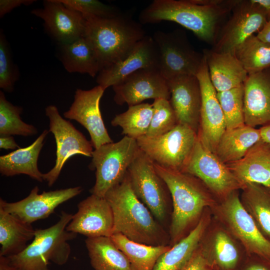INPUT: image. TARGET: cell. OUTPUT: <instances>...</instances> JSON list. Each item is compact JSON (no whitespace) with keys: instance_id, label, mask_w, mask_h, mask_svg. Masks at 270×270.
I'll use <instances>...</instances> for the list:
<instances>
[{"instance_id":"30","label":"cell","mask_w":270,"mask_h":270,"mask_svg":"<svg viewBox=\"0 0 270 270\" xmlns=\"http://www.w3.org/2000/svg\"><path fill=\"white\" fill-rule=\"evenodd\" d=\"M60 53L64 67L69 72L86 74L94 77L101 70L93 46L83 36L70 42L61 44Z\"/></svg>"},{"instance_id":"29","label":"cell","mask_w":270,"mask_h":270,"mask_svg":"<svg viewBox=\"0 0 270 270\" xmlns=\"http://www.w3.org/2000/svg\"><path fill=\"white\" fill-rule=\"evenodd\" d=\"M35 230L32 224L0 208V256H8L22 252L34 239Z\"/></svg>"},{"instance_id":"47","label":"cell","mask_w":270,"mask_h":270,"mask_svg":"<svg viewBox=\"0 0 270 270\" xmlns=\"http://www.w3.org/2000/svg\"><path fill=\"white\" fill-rule=\"evenodd\" d=\"M0 270H18L10 262L8 256H0Z\"/></svg>"},{"instance_id":"18","label":"cell","mask_w":270,"mask_h":270,"mask_svg":"<svg viewBox=\"0 0 270 270\" xmlns=\"http://www.w3.org/2000/svg\"><path fill=\"white\" fill-rule=\"evenodd\" d=\"M104 90L99 85L88 90L77 89L72 104L64 114L65 118L75 120L88 131L94 149L113 142L104 124L100 108V100Z\"/></svg>"},{"instance_id":"5","label":"cell","mask_w":270,"mask_h":270,"mask_svg":"<svg viewBox=\"0 0 270 270\" xmlns=\"http://www.w3.org/2000/svg\"><path fill=\"white\" fill-rule=\"evenodd\" d=\"M72 218V214L62 211L54 224L36 229L34 239L22 252L8 256L10 263L18 270H49L50 262L64 264L71 252L69 241L77 236L66 230Z\"/></svg>"},{"instance_id":"26","label":"cell","mask_w":270,"mask_h":270,"mask_svg":"<svg viewBox=\"0 0 270 270\" xmlns=\"http://www.w3.org/2000/svg\"><path fill=\"white\" fill-rule=\"evenodd\" d=\"M48 131L45 130L30 146L0 156V172L2 176H11L26 174L42 182L43 174L38 168V161Z\"/></svg>"},{"instance_id":"3","label":"cell","mask_w":270,"mask_h":270,"mask_svg":"<svg viewBox=\"0 0 270 270\" xmlns=\"http://www.w3.org/2000/svg\"><path fill=\"white\" fill-rule=\"evenodd\" d=\"M104 198L113 213V234L120 233L132 240L148 245H169V234L136 195L127 174Z\"/></svg>"},{"instance_id":"44","label":"cell","mask_w":270,"mask_h":270,"mask_svg":"<svg viewBox=\"0 0 270 270\" xmlns=\"http://www.w3.org/2000/svg\"><path fill=\"white\" fill-rule=\"evenodd\" d=\"M0 148L5 150H14L20 148L12 136H0Z\"/></svg>"},{"instance_id":"45","label":"cell","mask_w":270,"mask_h":270,"mask_svg":"<svg viewBox=\"0 0 270 270\" xmlns=\"http://www.w3.org/2000/svg\"><path fill=\"white\" fill-rule=\"evenodd\" d=\"M256 36L260 40L270 44V18Z\"/></svg>"},{"instance_id":"20","label":"cell","mask_w":270,"mask_h":270,"mask_svg":"<svg viewBox=\"0 0 270 270\" xmlns=\"http://www.w3.org/2000/svg\"><path fill=\"white\" fill-rule=\"evenodd\" d=\"M114 216L112 208L104 197L92 194L78 204L66 228L70 232L88 238L110 237L113 234Z\"/></svg>"},{"instance_id":"2","label":"cell","mask_w":270,"mask_h":270,"mask_svg":"<svg viewBox=\"0 0 270 270\" xmlns=\"http://www.w3.org/2000/svg\"><path fill=\"white\" fill-rule=\"evenodd\" d=\"M154 163L171 195L172 210L168 234L169 245L172 246L188 234L206 210L212 208L218 200L196 176Z\"/></svg>"},{"instance_id":"25","label":"cell","mask_w":270,"mask_h":270,"mask_svg":"<svg viewBox=\"0 0 270 270\" xmlns=\"http://www.w3.org/2000/svg\"><path fill=\"white\" fill-rule=\"evenodd\" d=\"M211 82L217 92L244 84L248 74L236 57L230 53L212 50L203 52Z\"/></svg>"},{"instance_id":"9","label":"cell","mask_w":270,"mask_h":270,"mask_svg":"<svg viewBox=\"0 0 270 270\" xmlns=\"http://www.w3.org/2000/svg\"><path fill=\"white\" fill-rule=\"evenodd\" d=\"M198 134L190 127L178 124L168 132L156 137L136 140L140 148L154 162L182 172L192 152Z\"/></svg>"},{"instance_id":"33","label":"cell","mask_w":270,"mask_h":270,"mask_svg":"<svg viewBox=\"0 0 270 270\" xmlns=\"http://www.w3.org/2000/svg\"><path fill=\"white\" fill-rule=\"evenodd\" d=\"M110 238L127 257L134 270H152L159 258L171 246H151L132 240L120 233Z\"/></svg>"},{"instance_id":"27","label":"cell","mask_w":270,"mask_h":270,"mask_svg":"<svg viewBox=\"0 0 270 270\" xmlns=\"http://www.w3.org/2000/svg\"><path fill=\"white\" fill-rule=\"evenodd\" d=\"M206 210L188 234L159 258L152 270H179L188 260L212 221Z\"/></svg>"},{"instance_id":"31","label":"cell","mask_w":270,"mask_h":270,"mask_svg":"<svg viewBox=\"0 0 270 270\" xmlns=\"http://www.w3.org/2000/svg\"><path fill=\"white\" fill-rule=\"evenodd\" d=\"M85 242L94 270H134L127 257L110 237L88 238Z\"/></svg>"},{"instance_id":"10","label":"cell","mask_w":270,"mask_h":270,"mask_svg":"<svg viewBox=\"0 0 270 270\" xmlns=\"http://www.w3.org/2000/svg\"><path fill=\"white\" fill-rule=\"evenodd\" d=\"M152 37L160 54V70L166 80L182 75L196 76L204 54L194 48L184 31L158 30Z\"/></svg>"},{"instance_id":"42","label":"cell","mask_w":270,"mask_h":270,"mask_svg":"<svg viewBox=\"0 0 270 270\" xmlns=\"http://www.w3.org/2000/svg\"><path fill=\"white\" fill-rule=\"evenodd\" d=\"M239 270H270V260L256 255H248Z\"/></svg>"},{"instance_id":"43","label":"cell","mask_w":270,"mask_h":270,"mask_svg":"<svg viewBox=\"0 0 270 270\" xmlns=\"http://www.w3.org/2000/svg\"><path fill=\"white\" fill-rule=\"evenodd\" d=\"M34 0H0V18L22 5L28 6L34 2Z\"/></svg>"},{"instance_id":"14","label":"cell","mask_w":270,"mask_h":270,"mask_svg":"<svg viewBox=\"0 0 270 270\" xmlns=\"http://www.w3.org/2000/svg\"><path fill=\"white\" fill-rule=\"evenodd\" d=\"M196 76L199 82L201 94L198 138L207 149L215 154L218 142L226 130V125L217 98V92L210 79L204 54L202 62Z\"/></svg>"},{"instance_id":"21","label":"cell","mask_w":270,"mask_h":270,"mask_svg":"<svg viewBox=\"0 0 270 270\" xmlns=\"http://www.w3.org/2000/svg\"><path fill=\"white\" fill-rule=\"evenodd\" d=\"M32 14L44 20L46 28L60 44L83 36L86 21L83 15L58 0H44V7L33 10Z\"/></svg>"},{"instance_id":"32","label":"cell","mask_w":270,"mask_h":270,"mask_svg":"<svg viewBox=\"0 0 270 270\" xmlns=\"http://www.w3.org/2000/svg\"><path fill=\"white\" fill-rule=\"evenodd\" d=\"M241 202L263 236L270 242V190L248 183L242 188Z\"/></svg>"},{"instance_id":"37","label":"cell","mask_w":270,"mask_h":270,"mask_svg":"<svg viewBox=\"0 0 270 270\" xmlns=\"http://www.w3.org/2000/svg\"><path fill=\"white\" fill-rule=\"evenodd\" d=\"M216 95L224 117L226 130L245 124L244 84L228 90L217 92Z\"/></svg>"},{"instance_id":"41","label":"cell","mask_w":270,"mask_h":270,"mask_svg":"<svg viewBox=\"0 0 270 270\" xmlns=\"http://www.w3.org/2000/svg\"><path fill=\"white\" fill-rule=\"evenodd\" d=\"M179 270H214L202 254L199 246Z\"/></svg>"},{"instance_id":"36","label":"cell","mask_w":270,"mask_h":270,"mask_svg":"<svg viewBox=\"0 0 270 270\" xmlns=\"http://www.w3.org/2000/svg\"><path fill=\"white\" fill-rule=\"evenodd\" d=\"M22 108L14 106L0 92V136H31L37 134L36 127L23 122L20 116Z\"/></svg>"},{"instance_id":"15","label":"cell","mask_w":270,"mask_h":270,"mask_svg":"<svg viewBox=\"0 0 270 270\" xmlns=\"http://www.w3.org/2000/svg\"><path fill=\"white\" fill-rule=\"evenodd\" d=\"M211 222L199 244L214 270H239L248 254L238 241L220 223Z\"/></svg>"},{"instance_id":"19","label":"cell","mask_w":270,"mask_h":270,"mask_svg":"<svg viewBox=\"0 0 270 270\" xmlns=\"http://www.w3.org/2000/svg\"><path fill=\"white\" fill-rule=\"evenodd\" d=\"M160 64L158 48L152 37L146 35L124 58L102 68L98 74L96 80L98 85L106 90L139 70H160Z\"/></svg>"},{"instance_id":"17","label":"cell","mask_w":270,"mask_h":270,"mask_svg":"<svg viewBox=\"0 0 270 270\" xmlns=\"http://www.w3.org/2000/svg\"><path fill=\"white\" fill-rule=\"evenodd\" d=\"M82 191L80 186L68 188L39 194L36 186L24 198L13 202L0 199V208L22 221L32 224L48 217L60 204L78 196Z\"/></svg>"},{"instance_id":"1","label":"cell","mask_w":270,"mask_h":270,"mask_svg":"<svg viewBox=\"0 0 270 270\" xmlns=\"http://www.w3.org/2000/svg\"><path fill=\"white\" fill-rule=\"evenodd\" d=\"M236 0H154L139 15L142 24L176 22L200 40L214 44L224 18Z\"/></svg>"},{"instance_id":"46","label":"cell","mask_w":270,"mask_h":270,"mask_svg":"<svg viewBox=\"0 0 270 270\" xmlns=\"http://www.w3.org/2000/svg\"><path fill=\"white\" fill-rule=\"evenodd\" d=\"M260 129L261 140L270 146V123Z\"/></svg>"},{"instance_id":"28","label":"cell","mask_w":270,"mask_h":270,"mask_svg":"<svg viewBox=\"0 0 270 270\" xmlns=\"http://www.w3.org/2000/svg\"><path fill=\"white\" fill-rule=\"evenodd\" d=\"M261 140L260 129L244 124L226 130L217 145L215 154L224 164L236 162Z\"/></svg>"},{"instance_id":"40","label":"cell","mask_w":270,"mask_h":270,"mask_svg":"<svg viewBox=\"0 0 270 270\" xmlns=\"http://www.w3.org/2000/svg\"><path fill=\"white\" fill-rule=\"evenodd\" d=\"M18 79V73L12 62L8 43L2 34H0V88L11 92Z\"/></svg>"},{"instance_id":"35","label":"cell","mask_w":270,"mask_h":270,"mask_svg":"<svg viewBox=\"0 0 270 270\" xmlns=\"http://www.w3.org/2000/svg\"><path fill=\"white\" fill-rule=\"evenodd\" d=\"M234 56L248 75L270 67V44L260 40L254 34L237 47Z\"/></svg>"},{"instance_id":"13","label":"cell","mask_w":270,"mask_h":270,"mask_svg":"<svg viewBox=\"0 0 270 270\" xmlns=\"http://www.w3.org/2000/svg\"><path fill=\"white\" fill-rule=\"evenodd\" d=\"M232 14L220 28L213 50L234 55L237 47L265 25L268 19L264 10L250 0H238Z\"/></svg>"},{"instance_id":"11","label":"cell","mask_w":270,"mask_h":270,"mask_svg":"<svg viewBox=\"0 0 270 270\" xmlns=\"http://www.w3.org/2000/svg\"><path fill=\"white\" fill-rule=\"evenodd\" d=\"M182 172L198 178L218 201L224 200L243 186L227 164L207 149L198 138Z\"/></svg>"},{"instance_id":"12","label":"cell","mask_w":270,"mask_h":270,"mask_svg":"<svg viewBox=\"0 0 270 270\" xmlns=\"http://www.w3.org/2000/svg\"><path fill=\"white\" fill-rule=\"evenodd\" d=\"M45 112L49 120V131L54 134L56 145L55 165L43 174L44 180L51 186L58 178L68 159L76 154L92 157L94 150L90 141L70 122L61 116L56 106H46Z\"/></svg>"},{"instance_id":"4","label":"cell","mask_w":270,"mask_h":270,"mask_svg":"<svg viewBox=\"0 0 270 270\" xmlns=\"http://www.w3.org/2000/svg\"><path fill=\"white\" fill-rule=\"evenodd\" d=\"M84 18L83 36L93 46L101 70L124 58L146 36L142 24L130 14L120 12L110 17Z\"/></svg>"},{"instance_id":"22","label":"cell","mask_w":270,"mask_h":270,"mask_svg":"<svg viewBox=\"0 0 270 270\" xmlns=\"http://www.w3.org/2000/svg\"><path fill=\"white\" fill-rule=\"evenodd\" d=\"M170 102L178 124L186 125L198 134L199 127L201 94L196 76L182 75L167 80Z\"/></svg>"},{"instance_id":"23","label":"cell","mask_w":270,"mask_h":270,"mask_svg":"<svg viewBox=\"0 0 270 270\" xmlns=\"http://www.w3.org/2000/svg\"><path fill=\"white\" fill-rule=\"evenodd\" d=\"M244 86L245 124L256 128L270 123V67L249 74Z\"/></svg>"},{"instance_id":"39","label":"cell","mask_w":270,"mask_h":270,"mask_svg":"<svg viewBox=\"0 0 270 270\" xmlns=\"http://www.w3.org/2000/svg\"><path fill=\"white\" fill-rule=\"evenodd\" d=\"M66 6L74 10L84 17H110L120 12L115 7L96 0H58Z\"/></svg>"},{"instance_id":"16","label":"cell","mask_w":270,"mask_h":270,"mask_svg":"<svg viewBox=\"0 0 270 270\" xmlns=\"http://www.w3.org/2000/svg\"><path fill=\"white\" fill-rule=\"evenodd\" d=\"M114 100L118 105L132 106L148 99L170 100L167 80L158 69L139 70L113 86Z\"/></svg>"},{"instance_id":"38","label":"cell","mask_w":270,"mask_h":270,"mask_svg":"<svg viewBox=\"0 0 270 270\" xmlns=\"http://www.w3.org/2000/svg\"><path fill=\"white\" fill-rule=\"evenodd\" d=\"M153 114L146 136L154 138L162 135L174 128L177 119L170 102L165 98H156L152 104Z\"/></svg>"},{"instance_id":"48","label":"cell","mask_w":270,"mask_h":270,"mask_svg":"<svg viewBox=\"0 0 270 270\" xmlns=\"http://www.w3.org/2000/svg\"><path fill=\"white\" fill-rule=\"evenodd\" d=\"M251 2L262 7L266 12L268 19L270 18V0H250Z\"/></svg>"},{"instance_id":"8","label":"cell","mask_w":270,"mask_h":270,"mask_svg":"<svg viewBox=\"0 0 270 270\" xmlns=\"http://www.w3.org/2000/svg\"><path fill=\"white\" fill-rule=\"evenodd\" d=\"M126 174L136 195L162 226L170 213L172 198L154 162L140 150Z\"/></svg>"},{"instance_id":"6","label":"cell","mask_w":270,"mask_h":270,"mask_svg":"<svg viewBox=\"0 0 270 270\" xmlns=\"http://www.w3.org/2000/svg\"><path fill=\"white\" fill-rule=\"evenodd\" d=\"M216 220L238 241L248 255L270 260V242L260 232L242 206L237 191L210 208Z\"/></svg>"},{"instance_id":"24","label":"cell","mask_w":270,"mask_h":270,"mask_svg":"<svg viewBox=\"0 0 270 270\" xmlns=\"http://www.w3.org/2000/svg\"><path fill=\"white\" fill-rule=\"evenodd\" d=\"M226 164L243 186L256 184L270 190V146L262 140L242 158Z\"/></svg>"},{"instance_id":"7","label":"cell","mask_w":270,"mask_h":270,"mask_svg":"<svg viewBox=\"0 0 270 270\" xmlns=\"http://www.w3.org/2000/svg\"><path fill=\"white\" fill-rule=\"evenodd\" d=\"M140 150L136 140L125 136L117 142L94 149L90 165V168L96 170L91 194L104 198L110 189L123 180Z\"/></svg>"},{"instance_id":"34","label":"cell","mask_w":270,"mask_h":270,"mask_svg":"<svg viewBox=\"0 0 270 270\" xmlns=\"http://www.w3.org/2000/svg\"><path fill=\"white\" fill-rule=\"evenodd\" d=\"M152 114V104L141 103L128 106L126 112L114 118L111 124L120 126L122 129V134L136 140L146 135Z\"/></svg>"}]
</instances>
